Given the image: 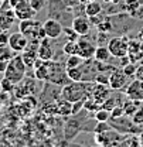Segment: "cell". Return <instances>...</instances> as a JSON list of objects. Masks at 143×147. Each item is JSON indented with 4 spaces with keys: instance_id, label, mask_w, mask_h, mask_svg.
<instances>
[{
    "instance_id": "6da1fadb",
    "label": "cell",
    "mask_w": 143,
    "mask_h": 147,
    "mask_svg": "<svg viewBox=\"0 0 143 147\" xmlns=\"http://www.w3.org/2000/svg\"><path fill=\"white\" fill-rule=\"evenodd\" d=\"M26 71H27V67H26L21 55H14L7 64V68L4 71V76L7 79H10L14 85H18L24 79Z\"/></svg>"
},
{
    "instance_id": "7a4b0ae2",
    "label": "cell",
    "mask_w": 143,
    "mask_h": 147,
    "mask_svg": "<svg viewBox=\"0 0 143 147\" xmlns=\"http://www.w3.org/2000/svg\"><path fill=\"white\" fill-rule=\"evenodd\" d=\"M18 31H21L24 36L28 38V41H41L43 38H45V30L41 26L40 21H36L34 18H28V20H20V26H18Z\"/></svg>"
},
{
    "instance_id": "3957f363",
    "label": "cell",
    "mask_w": 143,
    "mask_h": 147,
    "mask_svg": "<svg viewBox=\"0 0 143 147\" xmlns=\"http://www.w3.org/2000/svg\"><path fill=\"white\" fill-rule=\"evenodd\" d=\"M87 84L84 81H78L74 82L71 81V84L64 85L62 91H61V96L70 102H78V100H84L87 98Z\"/></svg>"
},
{
    "instance_id": "277c9868",
    "label": "cell",
    "mask_w": 143,
    "mask_h": 147,
    "mask_svg": "<svg viewBox=\"0 0 143 147\" xmlns=\"http://www.w3.org/2000/svg\"><path fill=\"white\" fill-rule=\"evenodd\" d=\"M126 137V134L119 133L118 130L115 129H109L104 133H95L94 139H95V143L101 147H108V146H119L121 142Z\"/></svg>"
},
{
    "instance_id": "5b68a950",
    "label": "cell",
    "mask_w": 143,
    "mask_h": 147,
    "mask_svg": "<svg viewBox=\"0 0 143 147\" xmlns=\"http://www.w3.org/2000/svg\"><path fill=\"white\" fill-rule=\"evenodd\" d=\"M106 47L109 48V53L115 58L126 57L129 53V38L127 37H113L108 41Z\"/></svg>"
},
{
    "instance_id": "8992f818",
    "label": "cell",
    "mask_w": 143,
    "mask_h": 147,
    "mask_svg": "<svg viewBox=\"0 0 143 147\" xmlns=\"http://www.w3.org/2000/svg\"><path fill=\"white\" fill-rule=\"evenodd\" d=\"M14 14L16 18L18 20H28V18H34L37 11L31 7L30 0H18V3L14 6Z\"/></svg>"
},
{
    "instance_id": "52a82bcc",
    "label": "cell",
    "mask_w": 143,
    "mask_h": 147,
    "mask_svg": "<svg viewBox=\"0 0 143 147\" xmlns=\"http://www.w3.org/2000/svg\"><path fill=\"white\" fill-rule=\"evenodd\" d=\"M125 95L127 99H135L143 102V79H133L125 88Z\"/></svg>"
},
{
    "instance_id": "ba28073f",
    "label": "cell",
    "mask_w": 143,
    "mask_h": 147,
    "mask_svg": "<svg viewBox=\"0 0 143 147\" xmlns=\"http://www.w3.org/2000/svg\"><path fill=\"white\" fill-rule=\"evenodd\" d=\"M43 27H44V30H45V34L48 38H58V37H61V34L64 33V27H62V24H61V21H58L57 18H47L45 21H44V24H43Z\"/></svg>"
},
{
    "instance_id": "9c48e42d",
    "label": "cell",
    "mask_w": 143,
    "mask_h": 147,
    "mask_svg": "<svg viewBox=\"0 0 143 147\" xmlns=\"http://www.w3.org/2000/svg\"><path fill=\"white\" fill-rule=\"evenodd\" d=\"M127 79H129V76H126V74L123 72V69L116 68L115 71H112V74L109 75V86H110L113 91L123 89L126 86V84H127Z\"/></svg>"
},
{
    "instance_id": "30bf717a",
    "label": "cell",
    "mask_w": 143,
    "mask_h": 147,
    "mask_svg": "<svg viewBox=\"0 0 143 147\" xmlns=\"http://www.w3.org/2000/svg\"><path fill=\"white\" fill-rule=\"evenodd\" d=\"M28 44V38L24 36L21 31H17V33H13L9 36V47L16 51V53H23L26 50Z\"/></svg>"
},
{
    "instance_id": "8fae6325",
    "label": "cell",
    "mask_w": 143,
    "mask_h": 147,
    "mask_svg": "<svg viewBox=\"0 0 143 147\" xmlns=\"http://www.w3.org/2000/svg\"><path fill=\"white\" fill-rule=\"evenodd\" d=\"M95 50H96V47L89 40L81 38V40L77 41V54L79 55V57H82L85 61H88V59H91V58H94Z\"/></svg>"
},
{
    "instance_id": "7c38bea8",
    "label": "cell",
    "mask_w": 143,
    "mask_h": 147,
    "mask_svg": "<svg viewBox=\"0 0 143 147\" xmlns=\"http://www.w3.org/2000/svg\"><path fill=\"white\" fill-rule=\"evenodd\" d=\"M110 91H112V88L109 85H102V84L94 82V86L91 89V98H94L99 105H102L110 96Z\"/></svg>"
},
{
    "instance_id": "4fadbf2b",
    "label": "cell",
    "mask_w": 143,
    "mask_h": 147,
    "mask_svg": "<svg viewBox=\"0 0 143 147\" xmlns=\"http://www.w3.org/2000/svg\"><path fill=\"white\" fill-rule=\"evenodd\" d=\"M71 27L81 37L87 36L89 33V28H91L89 17L88 16H77V17H74L71 23Z\"/></svg>"
},
{
    "instance_id": "5bb4252c",
    "label": "cell",
    "mask_w": 143,
    "mask_h": 147,
    "mask_svg": "<svg viewBox=\"0 0 143 147\" xmlns=\"http://www.w3.org/2000/svg\"><path fill=\"white\" fill-rule=\"evenodd\" d=\"M50 40L48 37L43 38L38 44V50H37V54H38V58L43 59V61H50L54 58V50L53 47L50 45Z\"/></svg>"
},
{
    "instance_id": "9a60e30c",
    "label": "cell",
    "mask_w": 143,
    "mask_h": 147,
    "mask_svg": "<svg viewBox=\"0 0 143 147\" xmlns=\"http://www.w3.org/2000/svg\"><path fill=\"white\" fill-rule=\"evenodd\" d=\"M14 10L13 9H0V30H10L14 23Z\"/></svg>"
},
{
    "instance_id": "2e32d148",
    "label": "cell",
    "mask_w": 143,
    "mask_h": 147,
    "mask_svg": "<svg viewBox=\"0 0 143 147\" xmlns=\"http://www.w3.org/2000/svg\"><path fill=\"white\" fill-rule=\"evenodd\" d=\"M79 125H81V120H79V119H72V120H70V122L67 123V126L64 129V134H65V137H67L68 140L74 139V137L82 130V127H81Z\"/></svg>"
},
{
    "instance_id": "e0dca14e",
    "label": "cell",
    "mask_w": 143,
    "mask_h": 147,
    "mask_svg": "<svg viewBox=\"0 0 143 147\" xmlns=\"http://www.w3.org/2000/svg\"><path fill=\"white\" fill-rule=\"evenodd\" d=\"M102 13V6L98 0H92V1H88L84 4V14L88 16V17H92V16H98Z\"/></svg>"
},
{
    "instance_id": "ac0fdd59",
    "label": "cell",
    "mask_w": 143,
    "mask_h": 147,
    "mask_svg": "<svg viewBox=\"0 0 143 147\" xmlns=\"http://www.w3.org/2000/svg\"><path fill=\"white\" fill-rule=\"evenodd\" d=\"M21 58L26 64L27 68H34V64L38 59V54H37V50H33V48H26L21 54Z\"/></svg>"
},
{
    "instance_id": "d6986e66",
    "label": "cell",
    "mask_w": 143,
    "mask_h": 147,
    "mask_svg": "<svg viewBox=\"0 0 143 147\" xmlns=\"http://www.w3.org/2000/svg\"><path fill=\"white\" fill-rule=\"evenodd\" d=\"M142 106V102L140 100H135V99H127L125 103H123V110H125V116L127 117H132L139 108Z\"/></svg>"
},
{
    "instance_id": "ffe728a7",
    "label": "cell",
    "mask_w": 143,
    "mask_h": 147,
    "mask_svg": "<svg viewBox=\"0 0 143 147\" xmlns=\"http://www.w3.org/2000/svg\"><path fill=\"white\" fill-rule=\"evenodd\" d=\"M48 61H43L38 67L34 68V76L38 81H48Z\"/></svg>"
},
{
    "instance_id": "44dd1931",
    "label": "cell",
    "mask_w": 143,
    "mask_h": 147,
    "mask_svg": "<svg viewBox=\"0 0 143 147\" xmlns=\"http://www.w3.org/2000/svg\"><path fill=\"white\" fill-rule=\"evenodd\" d=\"M110 57H112V55H110L109 48H108L106 45H99V47H96V50H95L94 59H96V61H99V62H108Z\"/></svg>"
},
{
    "instance_id": "7402d4cb",
    "label": "cell",
    "mask_w": 143,
    "mask_h": 147,
    "mask_svg": "<svg viewBox=\"0 0 143 147\" xmlns=\"http://www.w3.org/2000/svg\"><path fill=\"white\" fill-rule=\"evenodd\" d=\"M57 110H58V115L61 116H70L72 115V102L62 98L61 100L57 102Z\"/></svg>"
},
{
    "instance_id": "603a6c76",
    "label": "cell",
    "mask_w": 143,
    "mask_h": 147,
    "mask_svg": "<svg viewBox=\"0 0 143 147\" xmlns=\"http://www.w3.org/2000/svg\"><path fill=\"white\" fill-rule=\"evenodd\" d=\"M67 75L70 78V81L74 82H78V81H82L84 78V71H82V67H75V68H67Z\"/></svg>"
},
{
    "instance_id": "cb8c5ba5",
    "label": "cell",
    "mask_w": 143,
    "mask_h": 147,
    "mask_svg": "<svg viewBox=\"0 0 143 147\" xmlns=\"http://www.w3.org/2000/svg\"><path fill=\"white\" fill-rule=\"evenodd\" d=\"M84 58L79 57L78 54H72V55H68L67 61H65V68H75V67H79L84 64Z\"/></svg>"
},
{
    "instance_id": "d4e9b609",
    "label": "cell",
    "mask_w": 143,
    "mask_h": 147,
    "mask_svg": "<svg viewBox=\"0 0 143 147\" xmlns=\"http://www.w3.org/2000/svg\"><path fill=\"white\" fill-rule=\"evenodd\" d=\"M14 55H16V51H13V50L9 47V44L0 47V59H1V61H10Z\"/></svg>"
},
{
    "instance_id": "484cf974",
    "label": "cell",
    "mask_w": 143,
    "mask_h": 147,
    "mask_svg": "<svg viewBox=\"0 0 143 147\" xmlns=\"http://www.w3.org/2000/svg\"><path fill=\"white\" fill-rule=\"evenodd\" d=\"M94 117H95L96 122H108V120L110 119V112L106 109H104V108H99V109L94 113Z\"/></svg>"
},
{
    "instance_id": "4316f807",
    "label": "cell",
    "mask_w": 143,
    "mask_h": 147,
    "mask_svg": "<svg viewBox=\"0 0 143 147\" xmlns=\"http://www.w3.org/2000/svg\"><path fill=\"white\" fill-rule=\"evenodd\" d=\"M142 3L139 1V0H125V3H123V9H125V11H127L129 14H132L139 6H140Z\"/></svg>"
},
{
    "instance_id": "83f0119b",
    "label": "cell",
    "mask_w": 143,
    "mask_h": 147,
    "mask_svg": "<svg viewBox=\"0 0 143 147\" xmlns=\"http://www.w3.org/2000/svg\"><path fill=\"white\" fill-rule=\"evenodd\" d=\"M62 51H64L67 55L77 54V41H70V40H67V42H65L64 47H62Z\"/></svg>"
},
{
    "instance_id": "f1b7e54d",
    "label": "cell",
    "mask_w": 143,
    "mask_h": 147,
    "mask_svg": "<svg viewBox=\"0 0 143 147\" xmlns=\"http://www.w3.org/2000/svg\"><path fill=\"white\" fill-rule=\"evenodd\" d=\"M96 28H98L101 33H105V34H106V33H109V31L112 30V24H110L109 18L104 17V20H102V21H101V23L96 26Z\"/></svg>"
},
{
    "instance_id": "f546056e",
    "label": "cell",
    "mask_w": 143,
    "mask_h": 147,
    "mask_svg": "<svg viewBox=\"0 0 143 147\" xmlns=\"http://www.w3.org/2000/svg\"><path fill=\"white\" fill-rule=\"evenodd\" d=\"M0 86H1V91L3 92H12V91H14V88H16V85L10 79H7L6 76L0 81Z\"/></svg>"
},
{
    "instance_id": "4dcf8cb0",
    "label": "cell",
    "mask_w": 143,
    "mask_h": 147,
    "mask_svg": "<svg viewBox=\"0 0 143 147\" xmlns=\"http://www.w3.org/2000/svg\"><path fill=\"white\" fill-rule=\"evenodd\" d=\"M122 69H123V72L126 74V76L132 78V76H135V74H136V69H138V64H135V62H127V64H126Z\"/></svg>"
},
{
    "instance_id": "1f68e13d",
    "label": "cell",
    "mask_w": 143,
    "mask_h": 147,
    "mask_svg": "<svg viewBox=\"0 0 143 147\" xmlns=\"http://www.w3.org/2000/svg\"><path fill=\"white\" fill-rule=\"evenodd\" d=\"M96 84H102V85H109V76L105 72H96V75L94 76V81Z\"/></svg>"
},
{
    "instance_id": "d6a6232c",
    "label": "cell",
    "mask_w": 143,
    "mask_h": 147,
    "mask_svg": "<svg viewBox=\"0 0 143 147\" xmlns=\"http://www.w3.org/2000/svg\"><path fill=\"white\" fill-rule=\"evenodd\" d=\"M109 129H112V126L108 122H96V125L94 127V133H104Z\"/></svg>"
},
{
    "instance_id": "836d02e7",
    "label": "cell",
    "mask_w": 143,
    "mask_h": 147,
    "mask_svg": "<svg viewBox=\"0 0 143 147\" xmlns=\"http://www.w3.org/2000/svg\"><path fill=\"white\" fill-rule=\"evenodd\" d=\"M64 33H65V36H67V40H70V41H78V37H81L74 28H70V27H64Z\"/></svg>"
},
{
    "instance_id": "e575fe53",
    "label": "cell",
    "mask_w": 143,
    "mask_h": 147,
    "mask_svg": "<svg viewBox=\"0 0 143 147\" xmlns=\"http://www.w3.org/2000/svg\"><path fill=\"white\" fill-rule=\"evenodd\" d=\"M125 116V110H123V103L116 105L113 109L110 110V117H122Z\"/></svg>"
},
{
    "instance_id": "d590c367",
    "label": "cell",
    "mask_w": 143,
    "mask_h": 147,
    "mask_svg": "<svg viewBox=\"0 0 143 147\" xmlns=\"http://www.w3.org/2000/svg\"><path fill=\"white\" fill-rule=\"evenodd\" d=\"M130 119H132V122H133L135 125H139V126L143 125V106H140L139 110H138Z\"/></svg>"
},
{
    "instance_id": "8d00e7d4",
    "label": "cell",
    "mask_w": 143,
    "mask_h": 147,
    "mask_svg": "<svg viewBox=\"0 0 143 147\" xmlns=\"http://www.w3.org/2000/svg\"><path fill=\"white\" fill-rule=\"evenodd\" d=\"M116 105H118V103H116V98H112V96H109L106 100H105V102L101 105V108H104V109H106V110H109V112H110V110L116 106Z\"/></svg>"
},
{
    "instance_id": "74e56055",
    "label": "cell",
    "mask_w": 143,
    "mask_h": 147,
    "mask_svg": "<svg viewBox=\"0 0 143 147\" xmlns=\"http://www.w3.org/2000/svg\"><path fill=\"white\" fill-rule=\"evenodd\" d=\"M140 40H129V53H136V51H142L140 50ZM127 53V54H129Z\"/></svg>"
},
{
    "instance_id": "f35d334b",
    "label": "cell",
    "mask_w": 143,
    "mask_h": 147,
    "mask_svg": "<svg viewBox=\"0 0 143 147\" xmlns=\"http://www.w3.org/2000/svg\"><path fill=\"white\" fill-rule=\"evenodd\" d=\"M30 4H31V7L38 13V11L44 7V0H30Z\"/></svg>"
},
{
    "instance_id": "ab89813d",
    "label": "cell",
    "mask_w": 143,
    "mask_h": 147,
    "mask_svg": "<svg viewBox=\"0 0 143 147\" xmlns=\"http://www.w3.org/2000/svg\"><path fill=\"white\" fill-rule=\"evenodd\" d=\"M9 44V34L6 30H0V47Z\"/></svg>"
},
{
    "instance_id": "60d3db41",
    "label": "cell",
    "mask_w": 143,
    "mask_h": 147,
    "mask_svg": "<svg viewBox=\"0 0 143 147\" xmlns=\"http://www.w3.org/2000/svg\"><path fill=\"white\" fill-rule=\"evenodd\" d=\"M81 108H84V100H78L72 103V115H78Z\"/></svg>"
},
{
    "instance_id": "b9f144b4",
    "label": "cell",
    "mask_w": 143,
    "mask_h": 147,
    "mask_svg": "<svg viewBox=\"0 0 143 147\" xmlns=\"http://www.w3.org/2000/svg\"><path fill=\"white\" fill-rule=\"evenodd\" d=\"M132 17H135V18H138V20H142L143 18V4H140L132 14H130Z\"/></svg>"
},
{
    "instance_id": "7bdbcfd3",
    "label": "cell",
    "mask_w": 143,
    "mask_h": 147,
    "mask_svg": "<svg viewBox=\"0 0 143 147\" xmlns=\"http://www.w3.org/2000/svg\"><path fill=\"white\" fill-rule=\"evenodd\" d=\"M62 1H64V4H65L68 9H74V7H77V6L81 4L79 0H62Z\"/></svg>"
},
{
    "instance_id": "ee69618b",
    "label": "cell",
    "mask_w": 143,
    "mask_h": 147,
    "mask_svg": "<svg viewBox=\"0 0 143 147\" xmlns=\"http://www.w3.org/2000/svg\"><path fill=\"white\" fill-rule=\"evenodd\" d=\"M135 78L143 79V64H139V65H138V69H136V74H135Z\"/></svg>"
},
{
    "instance_id": "f6af8a7d",
    "label": "cell",
    "mask_w": 143,
    "mask_h": 147,
    "mask_svg": "<svg viewBox=\"0 0 143 147\" xmlns=\"http://www.w3.org/2000/svg\"><path fill=\"white\" fill-rule=\"evenodd\" d=\"M7 64H9V61H1V59H0V72L4 74L6 68H7Z\"/></svg>"
},
{
    "instance_id": "bcb514c9",
    "label": "cell",
    "mask_w": 143,
    "mask_h": 147,
    "mask_svg": "<svg viewBox=\"0 0 143 147\" xmlns=\"http://www.w3.org/2000/svg\"><path fill=\"white\" fill-rule=\"evenodd\" d=\"M138 137H139V143H140V147H143V130H140L138 133Z\"/></svg>"
},
{
    "instance_id": "7dc6e473",
    "label": "cell",
    "mask_w": 143,
    "mask_h": 147,
    "mask_svg": "<svg viewBox=\"0 0 143 147\" xmlns=\"http://www.w3.org/2000/svg\"><path fill=\"white\" fill-rule=\"evenodd\" d=\"M138 38L140 40V41H143V27L139 30V34H138Z\"/></svg>"
},
{
    "instance_id": "c3c4849f",
    "label": "cell",
    "mask_w": 143,
    "mask_h": 147,
    "mask_svg": "<svg viewBox=\"0 0 143 147\" xmlns=\"http://www.w3.org/2000/svg\"><path fill=\"white\" fill-rule=\"evenodd\" d=\"M105 3H119L121 0H104Z\"/></svg>"
},
{
    "instance_id": "681fc988",
    "label": "cell",
    "mask_w": 143,
    "mask_h": 147,
    "mask_svg": "<svg viewBox=\"0 0 143 147\" xmlns=\"http://www.w3.org/2000/svg\"><path fill=\"white\" fill-rule=\"evenodd\" d=\"M81 1V4H85V3H88V1H92V0H79Z\"/></svg>"
},
{
    "instance_id": "f907efd6",
    "label": "cell",
    "mask_w": 143,
    "mask_h": 147,
    "mask_svg": "<svg viewBox=\"0 0 143 147\" xmlns=\"http://www.w3.org/2000/svg\"><path fill=\"white\" fill-rule=\"evenodd\" d=\"M3 78H4V74H3V72H0V81H1Z\"/></svg>"
},
{
    "instance_id": "816d5d0a",
    "label": "cell",
    "mask_w": 143,
    "mask_h": 147,
    "mask_svg": "<svg viewBox=\"0 0 143 147\" xmlns=\"http://www.w3.org/2000/svg\"><path fill=\"white\" fill-rule=\"evenodd\" d=\"M1 106H3V103H1V100H0V112H1Z\"/></svg>"
},
{
    "instance_id": "f5cc1de1",
    "label": "cell",
    "mask_w": 143,
    "mask_h": 147,
    "mask_svg": "<svg viewBox=\"0 0 143 147\" xmlns=\"http://www.w3.org/2000/svg\"><path fill=\"white\" fill-rule=\"evenodd\" d=\"M140 64H143V58H142V61H140Z\"/></svg>"
}]
</instances>
